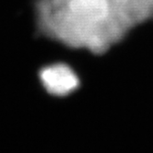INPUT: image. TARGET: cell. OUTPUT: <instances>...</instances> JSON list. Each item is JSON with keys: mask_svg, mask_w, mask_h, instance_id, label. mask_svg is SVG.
<instances>
[{"mask_svg": "<svg viewBox=\"0 0 153 153\" xmlns=\"http://www.w3.org/2000/svg\"><path fill=\"white\" fill-rule=\"evenodd\" d=\"M37 11L43 33L98 53L153 19V0H40Z\"/></svg>", "mask_w": 153, "mask_h": 153, "instance_id": "1", "label": "cell"}, {"mask_svg": "<svg viewBox=\"0 0 153 153\" xmlns=\"http://www.w3.org/2000/svg\"><path fill=\"white\" fill-rule=\"evenodd\" d=\"M41 79L48 92L64 96L76 90L79 79L72 69L65 65H53L43 69Z\"/></svg>", "mask_w": 153, "mask_h": 153, "instance_id": "2", "label": "cell"}]
</instances>
